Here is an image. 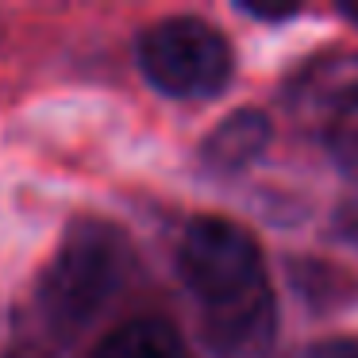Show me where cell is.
I'll return each instance as SVG.
<instances>
[{
  "label": "cell",
  "instance_id": "52a82bcc",
  "mask_svg": "<svg viewBox=\"0 0 358 358\" xmlns=\"http://www.w3.org/2000/svg\"><path fill=\"white\" fill-rule=\"evenodd\" d=\"M239 12H247V16H255V20H270V24H278V20L296 16L301 4H250V0H243Z\"/></svg>",
  "mask_w": 358,
  "mask_h": 358
},
{
  "label": "cell",
  "instance_id": "ba28073f",
  "mask_svg": "<svg viewBox=\"0 0 358 358\" xmlns=\"http://www.w3.org/2000/svg\"><path fill=\"white\" fill-rule=\"evenodd\" d=\"M304 358H358V343L355 339H324Z\"/></svg>",
  "mask_w": 358,
  "mask_h": 358
},
{
  "label": "cell",
  "instance_id": "30bf717a",
  "mask_svg": "<svg viewBox=\"0 0 358 358\" xmlns=\"http://www.w3.org/2000/svg\"><path fill=\"white\" fill-rule=\"evenodd\" d=\"M339 16H343V20H350V24L358 27V4H339Z\"/></svg>",
  "mask_w": 358,
  "mask_h": 358
},
{
  "label": "cell",
  "instance_id": "8992f818",
  "mask_svg": "<svg viewBox=\"0 0 358 358\" xmlns=\"http://www.w3.org/2000/svg\"><path fill=\"white\" fill-rule=\"evenodd\" d=\"M324 143H327V155L347 173L358 178V89H347L331 104L324 124Z\"/></svg>",
  "mask_w": 358,
  "mask_h": 358
},
{
  "label": "cell",
  "instance_id": "5b68a950",
  "mask_svg": "<svg viewBox=\"0 0 358 358\" xmlns=\"http://www.w3.org/2000/svg\"><path fill=\"white\" fill-rule=\"evenodd\" d=\"M96 358H185V343L178 327H170L166 320L143 316L116 327L96 347Z\"/></svg>",
  "mask_w": 358,
  "mask_h": 358
},
{
  "label": "cell",
  "instance_id": "277c9868",
  "mask_svg": "<svg viewBox=\"0 0 358 358\" xmlns=\"http://www.w3.org/2000/svg\"><path fill=\"white\" fill-rule=\"evenodd\" d=\"M266 143H270V120L255 108H239L216 124V131L201 147V158L216 173H235V170H247L266 150Z\"/></svg>",
  "mask_w": 358,
  "mask_h": 358
},
{
  "label": "cell",
  "instance_id": "9c48e42d",
  "mask_svg": "<svg viewBox=\"0 0 358 358\" xmlns=\"http://www.w3.org/2000/svg\"><path fill=\"white\" fill-rule=\"evenodd\" d=\"M339 224H343V231H347V239L350 243H358V185L347 193V201H343V208H339Z\"/></svg>",
  "mask_w": 358,
  "mask_h": 358
},
{
  "label": "cell",
  "instance_id": "6da1fadb",
  "mask_svg": "<svg viewBox=\"0 0 358 358\" xmlns=\"http://www.w3.org/2000/svg\"><path fill=\"white\" fill-rule=\"evenodd\" d=\"M178 270L201 296L208 339L224 358H250L273 339V296L266 285L262 255L239 224L201 216L185 227Z\"/></svg>",
  "mask_w": 358,
  "mask_h": 358
},
{
  "label": "cell",
  "instance_id": "3957f363",
  "mask_svg": "<svg viewBox=\"0 0 358 358\" xmlns=\"http://www.w3.org/2000/svg\"><path fill=\"white\" fill-rule=\"evenodd\" d=\"M139 66L166 96H212L231 81V47L204 20L173 16L139 35Z\"/></svg>",
  "mask_w": 358,
  "mask_h": 358
},
{
  "label": "cell",
  "instance_id": "7a4b0ae2",
  "mask_svg": "<svg viewBox=\"0 0 358 358\" xmlns=\"http://www.w3.org/2000/svg\"><path fill=\"white\" fill-rule=\"evenodd\" d=\"M127 273V243L104 220H78L62 235L39 285V308L58 331L85 327Z\"/></svg>",
  "mask_w": 358,
  "mask_h": 358
}]
</instances>
